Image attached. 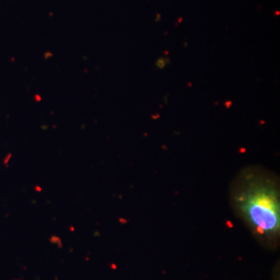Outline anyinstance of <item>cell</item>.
<instances>
[{"instance_id": "obj_1", "label": "cell", "mask_w": 280, "mask_h": 280, "mask_svg": "<svg viewBox=\"0 0 280 280\" xmlns=\"http://www.w3.org/2000/svg\"><path fill=\"white\" fill-rule=\"evenodd\" d=\"M234 213L259 244L275 249L280 238V185L278 176L258 166L244 168L230 187Z\"/></svg>"}, {"instance_id": "obj_2", "label": "cell", "mask_w": 280, "mask_h": 280, "mask_svg": "<svg viewBox=\"0 0 280 280\" xmlns=\"http://www.w3.org/2000/svg\"><path fill=\"white\" fill-rule=\"evenodd\" d=\"M166 61H167L166 58H159V59L156 61V66L160 69H164V67H165V65H166L167 63H168Z\"/></svg>"}, {"instance_id": "obj_3", "label": "cell", "mask_w": 280, "mask_h": 280, "mask_svg": "<svg viewBox=\"0 0 280 280\" xmlns=\"http://www.w3.org/2000/svg\"><path fill=\"white\" fill-rule=\"evenodd\" d=\"M226 106L227 107V108H230V107L231 106V105H232V102H231V101H227V102H226Z\"/></svg>"}]
</instances>
